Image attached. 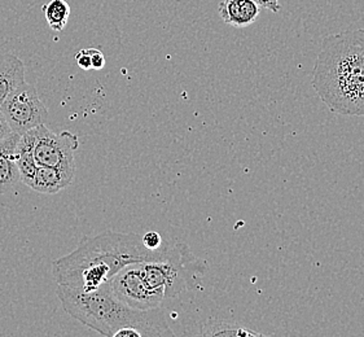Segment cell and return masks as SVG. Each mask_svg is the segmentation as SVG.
<instances>
[{"label": "cell", "mask_w": 364, "mask_h": 337, "mask_svg": "<svg viewBox=\"0 0 364 337\" xmlns=\"http://www.w3.org/2000/svg\"><path fill=\"white\" fill-rule=\"evenodd\" d=\"M37 140L34 157L38 166L75 170L74 154L80 147V138L69 132H51L46 125L36 127Z\"/></svg>", "instance_id": "obj_6"}, {"label": "cell", "mask_w": 364, "mask_h": 337, "mask_svg": "<svg viewBox=\"0 0 364 337\" xmlns=\"http://www.w3.org/2000/svg\"><path fill=\"white\" fill-rule=\"evenodd\" d=\"M11 126L8 125L7 119L3 116V113L0 112V141L8 138L12 134Z\"/></svg>", "instance_id": "obj_20"}, {"label": "cell", "mask_w": 364, "mask_h": 337, "mask_svg": "<svg viewBox=\"0 0 364 337\" xmlns=\"http://www.w3.org/2000/svg\"><path fill=\"white\" fill-rule=\"evenodd\" d=\"M261 8L253 0H223L218 6V14L227 25L247 28L259 17Z\"/></svg>", "instance_id": "obj_9"}, {"label": "cell", "mask_w": 364, "mask_h": 337, "mask_svg": "<svg viewBox=\"0 0 364 337\" xmlns=\"http://www.w3.org/2000/svg\"><path fill=\"white\" fill-rule=\"evenodd\" d=\"M110 287L118 300L136 310L160 309L154 296L149 294L140 272L139 262L129 264L110 280Z\"/></svg>", "instance_id": "obj_7"}, {"label": "cell", "mask_w": 364, "mask_h": 337, "mask_svg": "<svg viewBox=\"0 0 364 337\" xmlns=\"http://www.w3.org/2000/svg\"><path fill=\"white\" fill-rule=\"evenodd\" d=\"M37 140V130L31 129L20 135L16 146V162L20 171L21 183L30 187L37 173L38 164L34 157V146Z\"/></svg>", "instance_id": "obj_10"}, {"label": "cell", "mask_w": 364, "mask_h": 337, "mask_svg": "<svg viewBox=\"0 0 364 337\" xmlns=\"http://www.w3.org/2000/svg\"><path fill=\"white\" fill-rule=\"evenodd\" d=\"M168 242L159 250H146L138 234L107 231L83 237L75 250L52 264V277L58 286L92 292L109 283L129 264L159 260Z\"/></svg>", "instance_id": "obj_1"}, {"label": "cell", "mask_w": 364, "mask_h": 337, "mask_svg": "<svg viewBox=\"0 0 364 337\" xmlns=\"http://www.w3.org/2000/svg\"><path fill=\"white\" fill-rule=\"evenodd\" d=\"M139 266L149 294L160 308L166 301L197 288L209 269L208 262L183 242L168 244L161 258L139 262Z\"/></svg>", "instance_id": "obj_4"}, {"label": "cell", "mask_w": 364, "mask_h": 337, "mask_svg": "<svg viewBox=\"0 0 364 337\" xmlns=\"http://www.w3.org/2000/svg\"><path fill=\"white\" fill-rule=\"evenodd\" d=\"M0 112L18 135L44 125L48 118V109L39 99L37 88L28 82L9 94L0 105Z\"/></svg>", "instance_id": "obj_5"}, {"label": "cell", "mask_w": 364, "mask_h": 337, "mask_svg": "<svg viewBox=\"0 0 364 337\" xmlns=\"http://www.w3.org/2000/svg\"><path fill=\"white\" fill-rule=\"evenodd\" d=\"M113 337H143L141 333L134 327H122L114 332Z\"/></svg>", "instance_id": "obj_19"}, {"label": "cell", "mask_w": 364, "mask_h": 337, "mask_svg": "<svg viewBox=\"0 0 364 337\" xmlns=\"http://www.w3.org/2000/svg\"><path fill=\"white\" fill-rule=\"evenodd\" d=\"M141 240H143V244H144L146 250H159L166 242L162 239V236L156 231H149V232L143 235Z\"/></svg>", "instance_id": "obj_15"}, {"label": "cell", "mask_w": 364, "mask_h": 337, "mask_svg": "<svg viewBox=\"0 0 364 337\" xmlns=\"http://www.w3.org/2000/svg\"><path fill=\"white\" fill-rule=\"evenodd\" d=\"M313 87L329 109L343 116H364V29L323 39Z\"/></svg>", "instance_id": "obj_2"}, {"label": "cell", "mask_w": 364, "mask_h": 337, "mask_svg": "<svg viewBox=\"0 0 364 337\" xmlns=\"http://www.w3.org/2000/svg\"><path fill=\"white\" fill-rule=\"evenodd\" d=\"M90 55H91V68L94 70H102L105 66V56L99 48L95 47H90Z\"/></svg>", "instance_id": "obj_16"}, {"label": "cell", "mask_w": 364, "mask_h": 337, "mask_svg": "<svg viewBox=\"0 0 364 337\" xmlns=\"http://www.w3.org/2000/svg\"><path fill=\"white\" fill-rule=\"evenodd\" d=\"M66 313L102 336L113 337L122 327H134L143 337L174 336L159 309L136 310L113 294L109 283L92 292H83L65 286L56 289Z\"/></svg>", "instance_id": "obj_3"}, {"label": "cell", "mask_w": 364, "mask_h": 337, "mask_svg": "<svg viewBox=\"0 0 364 337\" xmlns=\"http://www.w3.org/2000/svg\"><path fill=\"white\" fill-rule=\"evenodd\" d=\"M20 135L12 132L0 141V195L15 188L21 182L20 171L16 162V146Z\"/></svg>", "instance_id": "obj_8"}, {"label": "cell", "mask_w": 364, "mask_h": 337, "mask_svg": "<svg viewBox=\"0 0 364 337\" xmlns=\"http://www.w3.org/2000/svg\"><path fill=\"white\" fill-rule=\"evenodd\" d=\"M25 82L23 61L12 53H0V105Z\"/></svg>", "instance_id": "obj_12"}, {"label": "cell", "mask_w": 364, "mask_h": 337, "mask_svg": "<svg viewBox=\"0 0 364 337\" xmlns=\"http://www.w3.org/2000/svg\"><path fill=\"white\" fill-rule=\"evenodd\" d=\"M74 176L75 170L38 166L37 173L30 188L37 191L39 193L53 195L73 183Z\"/></svg>", "instance_id": "obj_11"}, {"label": "cell", "mask_w": 364, "mask_h": 337, "mask_svg": "<svg viewBox=\"0 0 364 337\" xmlns=\"http://www.w3.org/2000/svg\"><path fill=\"white\" fill-rule=\"evenodd\" d=\"M42 11L50 29L58 33L65 29L70 16V6L65 0H51L44 4Z\"/></svg>", "instance_id": "obj_14"}, {"label": "cell", "mask_w": 364, "mask_h": 337, "mask_svg": "<svg viewBox=\"0 0 364 337\" xmlns=\"http://www.w3.org/2000/svg\"><path fill=\"white\" fill-rule=\"evenodd\" d=\"M75 61H77V65L80 66V69H83V70L92 69L91 68V55H90V50L88 48L80 50L75 55Z\"/></svg>", "instance_id": "obj_17"}, {"label": "cell", "mask_w": 364, "mask_h": 337, "mask_svg": "<svg viewBox=\"0 0 364 337\" xmlns=\"http://www.w3.org/2000/svg\"><path fill=\"white\" fill-rule=\"evenodd\" d=\"M201 336H226V337H250L264 336L261 332L248 330L236 323L223 322V321H209L205 323L201 331Z\"/></svg>", "instance_id": "obj_13"}, {"label": "cell", "mask_w": 364, "mask_h": 337, "mask_svg": "<svg viewBox=\"0 0 364 337\" xmlns=\"http://www.w3.org/2000/svg\"><path fill=\"white\" fill-rule=\"evenodd\" d=\"M253 1H255L258 7L271 11L274 14L280 12V8H282L280 4H279V0H253Z\"/></svg>", "instance_id": "obj_18"}]
</instances>
